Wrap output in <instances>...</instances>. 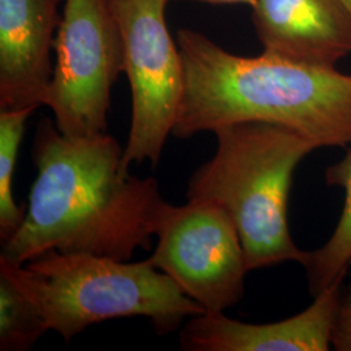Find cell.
I'll list each match as a JSON object with an SVG mask.
<instances>
[{
    "label": "cell",
    "mask_w": 351,
    "mask_h": 351,
    "mask_svg": "<svg viewBox=\"0 0 351 351\" xmlns=\"http://www.w3.org/2000/svg\"><path fill=\"white\" fill-rule=\"evenodd\" d=\"M123 156L108 133L71 138L42 119L25 217L0 256L24 264L58 250L130 261L137 249L149 250L167 202L155 178L126 172Z\"/></svg>",
    "instance_id": "1"
},
{
    "label": "cell",
    "mask_w": 351,
    "mask_h": 351,
    "mask_svg": "<svg viewBox=\"0 0 351 351\" xmlns=\"http://www.w3.org/2000/svg\"><path fill=\"white\" fill-rule=\"evenodd\" d=\"M184 93L172 136L239 123L298 132L319 147L351 145V75L264 52L234 55L191 29L177 32Z\"/></svg>",
    "instance_id": "2"
},
{
    "label": "cell",
    "mask_w": 351,
    "mask_h": 351,
    "mask_svg": "<svg viewBox=\"0 0 351 351\" xmlns=\"http://www.w3.org/2000/svg\"><path fill=\"white\" fill-rule=\"evenodd\" d=\"M213 133L216 152L191 176L186 199L215 202L230 215L249 271L306 263L310 252L294 243L289 229V194L297 165L317 147L298 132L268 123Z\"/></svg>",
    "instance_id": "3"
},
{
    "label": "cell",
    "mask_w": 351,
    "mask_h": 351,
    "mask_svg": "<svg viewBox=\"0 0 351 351\" xmlns=\"http://www.w3.org/2000/svg\"><path fill=\"white\" fill-rule=\"evenodd\" d=\"M0 272L36 304L65 342L111 319L146 317L159 336L204 310L149 261L130 263L93 254L50 250L24 264L0 256Z\"/></svg>",
    "instance_id": "4"
},
{
    "label": "cell",
    "mask_w": 351,
    "mask_h": 351,
    "mask_svg": "<svg viewBox=\"0 0 351 351\" xmlns=\"http://www.w3.org/2000/svg\"><path fill=\"white\" fill-rule=\"evenodd\" d=\"M45 104L71 138L107 133L111 91L124 73V42L111 0H64Z\"/></svg>",
    "instance_id": "5"
},
{
    "label": "cell",
    "mask_w": 351,
    "mask_h": 351,
    "mask_svg": "<svg viewBox=\"0 0 351 351\" xmlns=\"http://www.w3.org/2000/svg\"><path fill=\"white\" fill-rule=\"evenodd\" d=\"M124 42V73L132 94V121L123 167L160 162L178 116L184 65L165 21L168 0H111Z\"/></svg>",
    "instance_id": "6"
},
{
    "label": "cell",
    "mask_w": 351,
    "mask_h": 351,
    "mask_svg": "<svg viewBox=\"0 0 351 351\" xmlns=\"http://www.w3.org/2000/svg\"><path fill=\"white\" fill-rule=\"evenodd\" d=\"M147 261L204 313H224L245 294L249 268L239 230L230 215L215 202L167 203L156 230V247Z\"/></svg>",
    "instance_id": "7"
},
{
    "label": "cell",
    "mask_w": 351,
    "mask_h": 351,
    "mask_svg": "<svg viewBox=\"0 0 351 351\" xmlns=\"http://www.w3.org/2000/svg\"><path fill=\"white\" fill-rule=\"evenodd\" d=\"M63 3L0 0V110H37L45 104Z\"/></svg>",
    "instance_id": "8"
},
{
    "label": "cell",
    "mask_w": 351,
    "mask_h": 351,
    "mask_svg": "<svg viewBox=\"0 0 351 351\" xmlns=\"http://www.w3.org/2000/svg\"><path fill=\"white\" fill-rule=\"evenodd\" d=\"M343 278L315 295L303 313L269 324H247L224 313L190 317L180 333L188 351H326Z\"/></svg>",
    "instance_id": "9"
},
{
    "label": "cell",
    "mask_w": 351,
    "mask_h": 351,
    "mask_svg": "<svg viewBox=\"0 0 351 351\" xmlns=\"http://www.w3.org/2000/svg\"><path fill=\"white\" fill-rule=\"evenodd\" d=\"M251 8L264 52L328 68L351 53V11L345 0H255Z\"/></svg>",
    "instance_id": "10"
},
{
    "label": "cell",
    "mask_w": 351,
    "mask_h": 351,
    "mask_svg": "<svg viewBox=\"0 0 351 351\" xmlns=\"http://www.w3.org/2000/svg\"><path fill=\"white\" fill-rule=\"evenodd\" d=\"M326 184L345 190V204L332 237L319 250L310 252L303 264L313 295L343 278L351 263V150L326 169Z\"/></svg>",
    "instance_id": "11"
},
{
    "label": "cell",
    "mask_w": 351,
    "mask_h": 351,
    "mask_svg": "<svg viewBox=\"0 0 351 351\" xmlns=\"http://www.w3.org/2000/svg\"><path fill=\"white\" fill-rule=\"evenodd\" d=\"M36 108L0 110V239L8 242L23 224L25 211L14 202L12 181L27 119Z\"/></svg>",
    "instance_id": "12"
},
{
    "label": "cell",
    "mask_w": 351,
    "mask_h": 351,
    "mask_svg": "<svg viewBox=\"0 0 351 351\" xmlns=\"http://www.w3.org/2000/svg\"><path fill=\"white\" fill-rule=\"evenodd\" d=\"M47 330L36 304L0 272V350H30Z\"/></svg>",
    "instance_id": "13"
},
{
    "label": "cell",
    "mask_w": 351,
    "mask_h": 351,
    "mask_svg": "<svg viewBox=\"0 0 351 351\" xmlns=\"http://www.w3.org/2000/svg\"><path fill=\"white\" fill-rule=\"evenodd\" d=\"M330 342L336 350L351 351V288L346 295L339 298L333 317Z\"/></svg>",
    "instance_id": "14"
},
{
    "label": "cell",
    "mask_w": 351,
    "mask_h": 351,
    "mask_svg": "<svg viewBox=\"0 0 351 351\" xmlns=\"http://www.w3.org/2000/svg\"><path fill=\"white\" fill-rule=\"evenodd\" d=\"M171 1V0H168ZM175 1V0H172ZM191 1H201V3H210V4H245L252 7L255 0H191Z\"/></svg>",
    "instance_id": "15"
},
{
    "label": "cell",
    "mask_w": 351,
    "mask_h": 351,
    "mask_svg": "<svg viewBox=\"0 0 351 351\" xmlns=\"http://www.w3.org/2000/svg\"><path fill=\"white\" fill-rule=\"evenodd\" d=\"M345 1H346V4H348V7H349V8H350V11H351V0H345Z\"/></svg>",
    "instance_id": "16"
}]
</instances>
